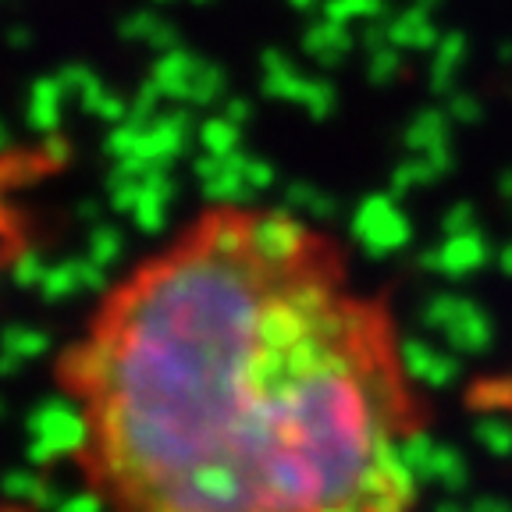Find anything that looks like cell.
<instances>
[{"label":"cell","instance_id":"cell-1","mask_svg":"<svg viewBox=\"0 0 512 512\" xmlns=\"http://www.w3.org/2000/svg\"><path fill=\"white\" fill-rule=\"evenodd\" d=\"M114 512H409L424 406L399 320L335 232L210 203L93 299L57 356Z\"/></svg>","mask_w":512,"mask_h":512}]
</instances>
